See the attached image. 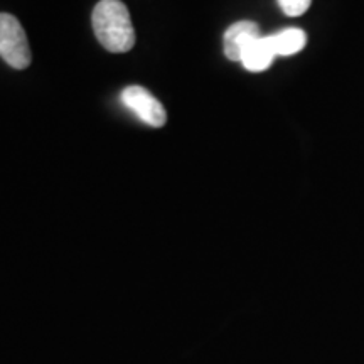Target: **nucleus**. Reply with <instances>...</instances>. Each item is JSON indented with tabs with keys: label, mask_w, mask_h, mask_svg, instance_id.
Listing matches in <instances>:
<instances>
[{
	"label": "nucleus",
	"mask_w": 364,
	"mask_h": 364,
	"mask_svg": "<svg viewBox=\"0 0 364 364\" xmlns=\"http://www.w3.org/2000/svg\"><path fill=\"white\" fill-rule=\"evenodd\" d=\"M122 100L147 125L154 127V129H161V127L166 125V108L162 107V103L156 97L149 93V90L142 88V86H129L122 93Z\"/></svg>",
	"instance_id": "obj_3"
},
{
	"label": "nucleus",
	"mask_w": 364,
	"mask_h": 364,
	"mask_svg": "<svg viewBox=\"0 0 364 364\" xmlns=\"http://www.w3.org/2000/svg\"><path fill=\"white\" fill-rule=\"evenodd\" d=\"M0 58L16 70H26L33 59L24 29L11 14H0Z\"/></svg>",
	"instance_id": "obj_2"
},
{
	"label": "nucleus",
	"mask_w": 364,
	"mask_h": 364,
	"mask_svg": "<svg viewBox=\"0 0 364 364\" xmlns=\"http://www.w3.org/2000/svg\"><path fill=\"white\" fill-rule=\"evenodd\" d=\"M95 34L107 51L127 53L135 44L129 9L120 0H102L93 11Z\"/></svg>",
	"instance_id": "obj_1"
},
{
	"label": "nucleus",
	"mask_w": 364,
	"mask_h": 364,
	"mask_svg": "<svg viewBox=\"0 0 364 364\" xmlns=\"http://www.w3.org/2000/svg\"><path fill=\"white\" fill-rule=\"evenodd\" d=\"M260 29L252 21H240L230 27L225 33V54L231 61H241L243 53L250 48V44L260 38Z\"/></svg>",
	"instance_id": "obj_4"
},
{
	"label": "nucleus",
	"mask_w": 364,
	"mask_h": 364,
	"mask_svg": "<svg viewBox=\"0 0 364 364\" xmlns=\"http://www.w3.org/2000/svg\"><path fill=\"white\" fill-rule=\"evenodd\" d=\"M275 49H273L270 36H260L241 56V65L252 73H262L272 66L275 59Z\"/></svg>",
	"instance_id": "obj_5"
},
{
	"label": "nucleus",
	"mask_w": 364,
	"mask_h": 364,
	"mask_svg": "<svg viewBox=\"0 0 364 364\" xmlns=\"http://www.w3.org/2000/svg\"><path fill=\"white\" fill-rule=\"evenodd\" d=\"M312 0H279V6L285 16L299 17L306 14L311 7Z\"/></svg>",
	"instance_id": "obj_7"
},
{
	"label": "nucleus",
	"mask_w": 364,
	"mask_h": 364,
	"mask_svg": "<svg viewBox=\"0 0 364 364\" xmlns=\"http://www.w3.org/2000/svg\"><path fill=\"white\" fill-rule=\"evenodd\" d=\"M270 41L277 56H292V54H297L306 48L307 36L302 29L290 27V29H284L280 33L272 34Z\"/></svg>",
	"instance_id": "obj_6"
}]
</instances>
